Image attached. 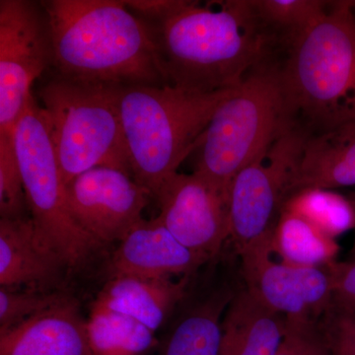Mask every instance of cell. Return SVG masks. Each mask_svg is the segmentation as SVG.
Returning a JSON list of instances; mask_svg holds the SVG:
<instances>
[{
	"label": "cell",
	"mask_w": 355,
	"mask_h": 355,
	"mask_svg": "<svg viewBox=\"0 0 355 355\" xmlns=\"http://www.w3.org/2000/svg\"><path fill=\"white\" fill-rule=\"evenodd\" d=\"M144 21L166 85L189 92L207 94L237 87L282 48L253 0L205 4L174 0L164 15Z\"/></svg>",
	"instance_id": "obj_1"
},
{
	"label": "cell",
	"mask_w": 355,
	"mask_h": 355,
	"mask_svg": "<svg viewBox=\"0 0 355 355\" xmlns=\"http://www.w3.org/2000/svg\"><path fill=\"white\" fill-rule=\"evenodd\" d=\"M58 76L108 85L165 86L150 31L114 0L42 2Z\"/></svg>",
	"instance_id": "obj_2"
},
{
	"label": "cell",
	"mask_w": 355,
	"mask_h": 355,
	"mask_svg": "<svg viewBox=\"0 0 355 355\" xmlns=\"http://www.w3.org/2000/svg\"><path fill=\"white\" fill-rule=\"evenodd\" d=\"M284 49L282 79L293 123L310 135L355 123L352 2H330L324 17Z\"/></svg>",
	"instance_id": "obj_3"
},
{
	"label": "cell",
	"mask_w": 355,
	"mask_h": 355,
	"mask_svg": "<svg viewBox=\"0 0 355 355\" xmlns=\"http://www.w3.org/2000/svg\"><path fill=\"white\" fill-rule=\"evenodd\" d=\"M233 89L202 94L168 85L118 86L132 178L153 198L193 153L217 107Z\"/></svg>",
	"instance_id": "obj_4"
},
{
	"label": "cell",
	"mask_w": 355,
	"mask_h": 355,
	"mask_svg": "<svg viewBox=\"0 0 355 355\" xmlns=\"http://www.w3.org/2000/svg\"><path fill=\"white\" fill-rule=\"evenodd\" d=\"M294 125L282 62L268 58L217 107L191 154L193 172L228 193L233 178Z\"/></svg>",
	"instance_id": "obj_5"
},
{
	"label": "cell",
	"mask_w": 355,
	"mask_h": 355,
	"mask_svg": "<svg viewBox=\"0 0 355 355\" xmlns=\"http://www.w3.org/2000/svg\"><path fill=\"white\" fill-rule=\"evenodd\" d=\"M118 86L55 76L40 91L65 186L93 168L132 175Z\"/></svg>",
	"instance_id": "obj_6"
},
{
	"label": "cell",
	"mask_w": 355,
	"mask_h": 355,
	"mask_svg": "<svg viewBox=\"0 0 355 355\" xmlns=\"http://www.w3.org/2000/svg\"><path fill=\"white\" fill-rule=\"evenodd\" d=\"M14 139L33 220L65 266L83 265L101 245L70 214L67 186L53 149L48 119L34 97L16 125Z\"/></svg>",
	"instance_id": "obj_7"
},
{
	"label": "cell",
	"mask_w": 355,
	"mask_h": 355,
	"mask_svg": "<svg viewBox=\"0 0 355 355\" xmlns=\"http://www.w3.org/2000/svg\"><path fill=\"white\" fill-rule=\"evenodd\" d=\"M309 135L292 125L233 178L228 190L229 239L238 254L273 235Z\"/></svg>",
	"instance_id": "obj_8"
},
{
	"label": "cell",
	"mask_w": 355,
	"mask_h": 355,
	"mask_svg": "<svg viewBox=\"0 0 355 355\" xmlns=\"http://www.w3.org/2000/svg\"><path fill=\"white\" fill-rule=\"evenodd\" d=\"M53 64L50 25L43 6L0 1V135H13L31 101L34 81Z\"/></svg>",
	"instance_id": "obj_9"
},
{
	"label": "cell",
	"mask_w": 355,
	"mask_h": 355,
	"mask_svg": "<svg viewBox=\"0 0 355 355\" xmlns=\"http://www.w3.org/2000/svg\"><path fill=\"white\" fill-rule=\"evenodd\" d=\"M272 236L239 254L245 287L282 316L319 321L333 303L328 265L314 268L273 260Z\"/></svg>",
	"instance_id": "obj_10"
},
{
	"label": "cell",
	"mask_w": 355,
	"mask_h": 355,
	"mask_svg": "<svg viewBox=\"0 0 355 355\" xmlns=\"http://www.w3.org/2000/svg\"><path fill=\"white\" fill-rule=\"evenodd\" d=\"M150 191L130 175L97 167L67 184V200L76 223L100 245L120 242L144 219Z\"/></svg>",
	"instance_id": "obj_11"
},
{
	"label": "cell",
	"mask_w": 355,
	"mask_h": 355,
	"mask_svg": "<svg viewBox=\"0 0 355 355\" xmlns=\"http://www.w3.org/2000/svg\"><path fill=\"white\" fill-rule=\"evenodd\" d=\"M153 198L158 218L191 251L210 260L229 239L228 193L197 173H175Z\"/></svg>",
	"instance_id": "obj_12"
},
{
	"label": "cell",
	"mask_w": 355,
	"mask_h": 355,
	"mask_svg": "<svg viewBox=\"0 0 355 355\" xmlns=\"http://www.w3.org/2000/svg\"><path fill=\"white\" fill-rule=\"evenodd\" d=\"M209 261L173 236L158 218L142 219L128 233L110 261V279L137 277L173 279L190 277Z\"/></svg>",
	"instance_id": "obj_13"
},
{
	"label": "cell",
	"mask_w": 355,
	"mask_h": 355,
	"mask_svg": "<svg viewBox=\"0 0 355 355\" xmlns=\"http://www.w3.org/2000/svg\"><path fill=\"white\" fill-rule=\"evenodd\" d=\"M65 263L32 217L0 219V286H46Z\"/></svg>",
	"instance_id": "obj_14"
},
{
	"label": "cell",
	"mask_w": 355,
	"mask_h": 355,
	"mask_svg": "<svg viewBox=\"0 0 355 355\" xmlns=\"http://www.w3.org/2000/svg\"><path fill=\"white\" fill-rule=\"evenodd\" d=\"M0 355H91L86 320L67 297L0 334Z\"/></svg>",
	"instance_id": "obj_15"
},
{
	"label": "cell",
	"mask_w": 355,
	"mask_h": 355,
	"mask_svg": "<svg viewBox=\"0 0 355 355\" xmlns=\"http://www.w3.org/2000/svg\"><path fill=\"white\" fill-rule=\"evenodd\" d=\"M189 279L111 277L95 303L137 320L156 333L188 292Z\"/></svg>",
	"instance_id": "obj_16"
},
{
	"label": "cell",
	"mask_w": 355,
	"mask_h": 355,
	"mask_svg": "<svg viewBox=\"0 0 355 355\" xmlns=\"http://www.w3.org/2000/svg\"><path fill=\"white\" fill-rule=\"evenodd\" d=\"M286 329V317L266 307L243 286L224 314L220 355H277Z\"/></svg>",
	"instance_id": "obj_17"
},
{
	"label": "cell",
	"mask_w": 355,
	"mask_h": 355,
	"mask_svg": "<svg viewBox=\"0 0 355 355\" xmlns=\"http://www.w3.org/2000/svg\"><path fill=\"white\" fill-rule=\"evenodd\" d=\"M340 188H355V123L308 137L289 197Z\"/></svg>",
	"instance_id": "obj_18"
},
{
	"label": "cell",
	"mask_w": 355,
	"mask_h": 355,
	"mask_svg": "<svg viewBox=\"0 0 355 355\" xmlns=\"http://www.w3.org/2000/svg\"><path fill=\"white\" fill-rule=\"evenodd\" d=\"M236 291L222 286L190 306L173 327L159 355H220L222 322Z\"/></svg>",
	"instance_id": "obj_19"
},
{
	"label": "cell",
	"mask_w": 355,
	"mask_h": 355,
	"mask_svg": "<svg viewBox=\"0 0 355 355\" xmlns=\"http://www.w3.org/2000/svg\"><path fill=\"white\" fill-rule=\"evenodd\" d=\"M86 334L91 355H146L157 345L150 329L95 302L86 320Z\"/></svg>",
	"instance_id": "obj_20"
},
{
	"label": "cell",
	"mask_w": 355,
	"mask_h": 355,
	"mask_svg": "<svg viewBox=\"0 0 355 355\" xmlns=\"http://www.w3.org/2000/svg\"><path fill=\"white\" fill-rule=\"evenodd\" d=\"M273 253L292 265L321 268L335 261L336 240L310 222L282 209L273 231Z\"/></svg>",
	"instance_id": "obj_21"
},
{
	"label": "cell",
	"mask_w": 355,
	"mask_h": 355,
	"mask_svg": "<svg viewBox=\"0 0 355 355\" xmlns=\"http://www.w3.org/2000/svg\"><path fill=\"white\" fill-rule=\"evenodd\" d=\"M282 209L302 217L334 239L355 228V211L349 198L333 190L299 191L287 198Z\"/></svg>",
	"instance_id": "obj_22"
},
{
	"label": "cell",
	"mask_w": 355,
	"mask_h": 355,
	"mask_svg": "<svg viewBox=\"0 0 355 355\" xmlns=\"http://www.w3.org/2000/svg\"><path fill=\"white\" fill-rule=\"evenodd\" d=\"M261 21L286 46L292 39L319 22L330 2L320 0H253Z\"/></svg>",
	"instance_id": "obj_23"
},
{
	"label": "cell",
	"mask_w": 355,
	"mask_h": 355,
	"mask_svg": "<svg viewBox=\"0 0 355 355\" xmlns=\"http://www.w3.org/2000/svg\"><path fill=\"white\" fill-rule=\"evenodd\" d=\"M26 209L27 200L14 135H0V216L24 217Z\"/></svg>",
	"instance_id": "obj_24"
},
{
	"label": "cell",
	"mask_w": 355,
	"mask_h": 355,
	"mask_svg": "<svg viewBox=\"0 0 355 355\" xmlns=\"http://www.w3.org/2000/svg\"><path fill=\"white\" fill-rule=\"evenodd\" d=\"M67 296L37 289H0V334L62 302Z\"/></svg>",
	"instance_id": "obj_25"
},
{
	"label": "cell",
	"mask_w": 355,
	"mask_h": 355,
	"mask_svg": "<svg viewBox=\"0 0 355 355\" xmlns=\"http://www.w3.org/2000/svg\"><path fill=\"white\" fill-rule=\"evenodd\" d=\"M320 330L331 355H355V312L331 305L320 318Z\"/></svg>",
	"instance_id": "obj_26"
},
{
	"label": "cell",
	"mask_w": 355,
	"mask_h": 355,
	"mask_svg": "<svg viewBox=\"0 0 355 355\" xmlns=\"http://www.w3.org/2000/svg\"><path fill=\"white\" fill-rule=\"evenodd\" d=\"M333 284L331 305L355 312V261L329 263Z\"/></svg>",
	"instance_id": "obj_27"
},
{
	"label": "cell",
	"mask_w": 355,
	"mask_h": 355,
	"mask_svg": "<svg viewBox=\"0 0 355 355\" xmlns=\"http://www.w3.org/2000/svg\"><path fill=\"white\" fill-rule=\"evenodd\" d=\"M347 197L349 198V200H350V202H352V207H354L355 211V191H352V193H349ZM350 261H355V239L354 246H352V259H350Z\"/></svg>",
	"instance_id": "obj_28"
}]
</instances>
